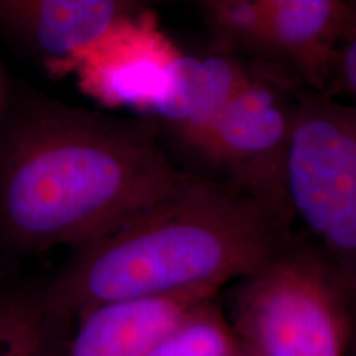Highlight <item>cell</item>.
<instances>
[{"instance_id": "obj_4", "label": "cell", "mask_w": 356, "mask_h": 356, "mask_svg": "<svg viewBox=\"0 0 356 356\" xmlns=\"http://www.w3.org/2000/svg\"><path fill=\"white\" fill-rule=\"evenodd\" d=\"M286 188L293 222L356 293V104L297 97Z\"/></svg>"}, {"instance_id": "obj_12", "label": "cell", "mask_w": 356, "mask_h": 356, "mask_svg": "<svg viewBox=\"0 0 356 356\" xmlns=\"http://www.w3.org/2000/svg\"><path fill=\"white\" fill-rule=\"evenodd\" d=\"M327 86H333V92L350 97L351 104H356V0H340V24Z\"/></svg>"}, {"instance_id": "obj_15", "label": "cell", "mask_w": 356, "mask_h": 356, "mask_svg": "<svg viewBox=\"0 0 356 356\" xmlns=\"http://www.w3.org/2000/svg\"><path fill=\"white\" fill-rule=\"evenodd\" d=\"M348 356H356V309H355V323H353V333H351Z\"/></svg>"}, {"instance_id": "obj_6", "label": "cell", "mask_w": 356, "mask_h": 356, "mask_svg": "<svg viewBox=\"0 0 356 356\" xmlns=\"http://www.w3.org/2000/svg\"><path fill=\"white\" fill-rule=\"evenodd\" d=\"M184 51L159 25L152 10L121 19L71 61L84 95L108 108L152 115L167 96Z\"/></svg>"}, {"instance_id": "obj_3", "label": "cell", "mask_w": 356, "mask_h": 356, "mask_svg": "<svg viewBox=\"0 0 356 356\" xmlns=\"http://www.w3.org/2000/svg\"><path fill=\"white\" fill-rule=\"evenodd\" d=\"M225 310L254 356H348L356 293L304 234L289 236L256 273L231 284Z\"/></svg>"}, {"instance_id": "obj_17", "label": "cell", "mask_w": 356, "mask_h": 356, "mask_svg": "<svg viewBox=\"0 0 356 356\" xmlns=\"http://www.w3.org/2000/svg\"><path fill=\"white\" fill-rule=\"evenodd\" d=\"M238 356H254V355H251V353H249L248 350H244L243 346H241V351H239V355H238Z\"/></svg>"}, {"instance_id": "obj_10", "label": "cell", "mask_w": 356, "mask_h": 356, "mask_svg": "<svg viewBox=\"0 0 356 356\" xmlns=\"http://www.w3.org/2000/svg\"><path fill=\"white\" fill-rule=\"evenodd\" d=\"M252 73L228 55H181L167 96L150 118L173 139L211 121L241 89Z\"/></svg>"}, {"instance_id": "obj_9", "label": "cell", "mask_w": 356, "mask_h": 356, "mask_svg": "<svg viewBox=\"0 0 356 356\" xmlns=\"http://www.w3.org/2000/svg\"><path fill=\"white\" fill-rule=\"evenodd\" d=\"M340 0H274L261 47L292 66L315 91L327 86Z\"/></svg>"}, {"instance_id": "obj_16", "label": "cell", "mask_w": 356, "mask_h": 356, "mask_svg": "<svg viewBox=\"0 0 356 356\" xmlns=\"http://www.w3.org/2000/svg\"><path fill=\"white\" fill-rule=\"evenodd\" d=\"M197 2H203L204 3V6H208V7H213V6H215V3L218 2V0H197Z\"/></svg>"}, {"instance_id": "obj_2", "label": "cell", "mask_w": 356, "mask_h": 356, "mask_svg": "<svg viewBox=\"0 0 356 356\" xmlns=\"http://www.w3.org/2000/svg\"><path fill=\"white\" fill-rule=\"evenodd\" d=\"M291 234L241 190L181 170L163 197L83 244L61 292L88 310L119 300L218 296L264 266Z\"/></svg>"}, {"instance_id": "obj_5", "label": "cell", "mask_w": 356, "mask_h": 356, "mask_svg": "<svg viewBox=\"0 0 356 356\" xmlns=\"http://www.w3.org/2000/svg\"><path fill=\"white\" fill-rule=\"evenodd\" d=\"M296 108L297 97L292 101L280 84L251 74L210 122L175 140L215 178L241 190L292 229L286 167Z\"/></svg>"}, {"instance_id": "obj_13", "label": "cell", "mask_w": 356, "mask_h": 356, "mask_svg": "<svg viewBox=\"0 0 356 356\" xmlns=\"http://www.w3.org/2000/svg\"><path fill=\"white\" fill-rule=\"evenodd\" d=\"M274 0H218L211 7L216 24L231 37L259 44Z\"/></svg>"}, {"instance_id": "obj_8", "label": "cell", "mask_w": 356, "mask_h": 356, "mask_svg": "<svg viewBox=\"0 0 356 356\" xmlns=\"http://www.w3.org/2000/svg\"><path fill=\"white\" fill-rule=\"evenodd\" d=\"M218 296H173L101 304L88 310L70 356H145L195 307Z\"/></svg>"}, {"instance_id": "obj_1", "label": "cell", "mask_w": 356, "mask_h": 356, "mask_svg": "<svg viewBox=\"0 0 356 356\" xmlns=\"http://www.w3.org/2000/svg\"><path fill=\"white\" fill-rule=\"evenodd\" d=\"M180 175L149 124L44 96L24 97L3 115L0 218L33 243L91 241Z\"/></svg>"}, {"instance_id": "obj_7", "label": "cell", "mask_w": 356, "mask_h": 356, "mask_svg": "<svg viewBox=\"0 0 356 356\" xmlns=\"http://www.w3.org/2000/svg\"><path fill=\"white\" fill-rule=\"evenodd\" d=\"M145 8V0H0V32L65 74L111 25Z\"/></svg>"}, {"instance_id": "obj_11", "label": "cell", "mask_w": 356, "mask_h": 356, "mask_svg": "<svg viewBox=\"0 0 356 356\" xmlns=\"http://www.w3.org/2000/svg\"><path fill=\"white\" fill-rule=\"evenodd\" d=\"M216 299L190 310L145 356H238L241 343Z\"/></svg>"}, {"instance_id": "obj_14", "label": "cell", "mask_w": 356, "mask_h": 356, "mask_svg": "<svg viewBox=\"0 0 356 356\" xmlns=\"http://www.w3.org/2000/svg\"><path fill=\"white\" fill-rule=\"evenodd\" d=\"M6 81H3L2 73H0V131H2L3 115H6V106H7V96H6Z\"/></svg>"}]
</instances>
